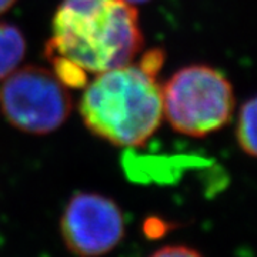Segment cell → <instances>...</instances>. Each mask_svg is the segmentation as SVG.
Returning a JSON list of instances; mask_svg holds the SVG:
<instances>
[{"mask_svg":"<svg viewBox=\"0 0 257 257\" xmlns=\"http://www.w3.org/2000/svg\"><path fill=\"white\" fill-rule=\"evenodd\" d=\"M16 0H0V15L5 13L6 10H9L13 5H15Z\"/></svg>","mask_w":257,"mask_h":257,"instance_id":"cell-9","label":"cell"},{"mask_svg":"<svg viewBox=\"0 0 257 257\" xmlns=\"http://www.w3.org/2000/svg\"><path fill=\"white\" fill-rule=\"evenodd\" d=\"M138 10L123 0H63L46 56L63 86L83 87L87 74L128 64L142 50Z\"/></svg>","mask_w":257,"mask_h":257,"instance_id":"cell-1","label":"cell"},{"mask_svg":"<svg viewBox=\"0 0 257 257\" xmlns=\"http://www.w3.org/2000/svg\"><path fill=\"white\" fill-rule=\"evenodd\" d=\"M123 213L110 197L77 192L64 207L60 234L66 248L77 257L109 254L124 239Z\"/></svg>","mask_w":257,"mask_h":257,"instance_id":"cell-5","label":"cell"},{"mask_svg":"<svg viewBox=\"0 0 257 257\" xmlns=\"http://www.w3.org/2000/svg\"><path fill=\"white\" fill-rule=\"evenodd\" d=\"M165 62L160 49L149 50L138 64L97 74L80 100V114L96 136L117 146H139L162 121L163 101L157 74Z\"/></svg>","mask_w":257,"mask_h":257,"instance_id":"cell-2","label":"cell"},{"mask_svg":"<svg viewBox=\"0 0 257 257\" xmlns=\"http://www.w3.org/2000/svg\"><path fill=\"white\" fill-rule=\"evenodd\" d=\"M150 257H204L197 250L182 244H172L156 250Z\"/></svg>","mask_w":257,"mask_h":257,"instance_id":"cell-8","label":"cell"},{"mask_svg":"<svg viewBox=\"0 0 257 257\" xmlns=\"http://www.w3.org/2000/svg\"><path fill=\"white\" fill-rule=\"evenodd\" d=\"M0 110L13 127L32 135H46L67 120L72 99L55 73L26 66L2 83Z\"/></svg>","mask_w":257,"mask_h":257,"instance_id":"cell-4","label":"cell"},{"mask_svg":"<svg viewBox=\"0 0 257 257\" xmlns=\"http://www.w3.org/2000/svg\"><path fill=\"white\" fill-rule=\"evenodd\" d=\"M162 101L170 126L193 138L221 128L234 110L230 82L219 70L204 64L176 72L162 89Z\"/></svg>","mask_w":257,"mask_h":257,"instance_id":"cell-3","label":"cell"},{"mask_svg":"<svg viewBox=\"0 0 257 257\" xmlns=\"http://www.w3.org/2000/svg\"><path fill=\"white\" fill-rule=\"evenodd\" d=\"M26 42L16 26L0 22V82L15 72L23 60Z\"/></svg>","mask_w":257,"mask_h":257,"instance_id":"cell-6","label":"cell"},{"mask_svg":"<svg viewBox=\"0 0 257 257\" xmlns=\"http://www.w3.org/2000/svg\"><path fill=\"white\" fill-rule=\"evenodd\" d=\"M256 99L251 97L241 107L237 124V142L244 153L256 156Z\"/></svg>","mask_w":257,"mask_h":257,"instance_id":"cell-7","label":"cell"},{"mask_svg":"<svg viewBox=\"0 0 257 257\" xmlns=\"http://www.w3.org/2000/svg\"><path fill=\"white\" fill-rule=\"evenodd\" d=\"M123 2H126L128 5H140V3H146L149 0H123Z\"/></svg>","mask_w":257,"mask_h":257,"instance_id":"cell-10","label":"cell"}]
</instances>
